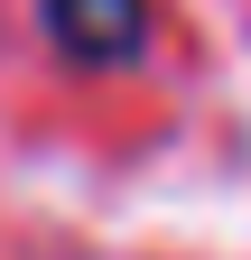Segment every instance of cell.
Listing matches in <instances>:
<instances>
[{
  "mask_svg": "<svg viewBox=\"0 0 251 260\" xmlns=\"http://www.w3.org/2000/svg\"><path fill=\"white\" fill-rule=\"evenodd\" d=\"M38 19H47V47L93 75H112L149 47V0H38Z\"/></svg>",
  "mask_w": 251,
  "mask_h": 260,
  "instance_id": "6da1fadb",
  "label": "cell"
}]
</instances>
